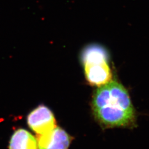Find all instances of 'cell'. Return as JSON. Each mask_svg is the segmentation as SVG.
<instances>
[{"label":"cell","instance_id":"obj_1","mask_svg":"<svg viewBox=\"0 0 149 149\" xmlns=\"http://www.w3.org/2000/svg\"><path fill=\"white\" fill-rule=\"evenodd\" d=\"M94 116L103 128H132L136 116L127 91L116 81L100 86L93 95Z\"/></svg>","mask_w":149,"mask_h":149},{"label":"cell","instance_id":"obj_2","mask_svg":"<svg viewBox=\"0 0 149 149\" xmlns=\"http://www.w3.org/2000/svg\"><path fill=\"white\" fill-rule=\"evenodd\" d=\"M27 123L29 127L38 135L47 133L56 127L53 113L44 105L39 106L28 114Z\"/></svg>","mask_w":149,"mask_h":149},{"label":"cell","instance_id":"obj_3","mask_svg":"<svg viewBox=\"0 0 149 149\" xmlns=\"http://www.w3.org/2000/svg\"><path fill=\"white\" fill-rule=\"evenodd\" d=\"M72 139L64 129L56 127L47 133L38 135V149H68Z\"/></svg>","mask_w":149,"mask_h":149},{"label":"cell","instance_id":"obj_4","mask_svg":"<svg viewBox=\"0 0 149 149\" xmlns=\"http://www.w3.org/2000/svg\"><path fill=\"white\" fill-rule=\"evenodd\" d=\"M86 78L91 85H106L112 79V72L108 61H96L83 64Z\"/></svg>","mask_w":149,"mask_h":149},{"label":"cell","instance_id":"obj_5","mask_svg":"<svg viewBox=\"0 0 149 149\" xmlns=\"http://www.w3.org/2000/svg\"><path fill=\"white\" fill-rule=\"evenodd\" d=\"M9 149H38L37 140L28 131L18 129L11 136Z\"/></svg>","mask_w":149,"mask_h":149}]
</instances>
